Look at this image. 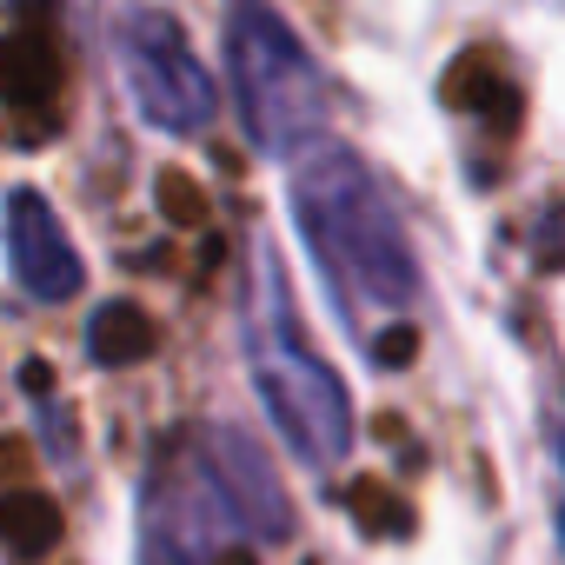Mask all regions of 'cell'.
Wrapping results in <instances>:
<instances>
[{
	"label": "cell",
	"instance_id": "1",
	"mask_svg": "<svg viewBox=\"0 0 565 565\" xmlns=\"http://www.w3.org/2000/svg\"><path fill=\"white\" fill-rule=\"evenodd\" d=\"M294 220L327 273L333 300L353 320H399L419 307V259L413 239L386 200V186L373 180V167L340 147V140H313L294 153Z\"/></svg>",
	"mask_w": 565,
	"mask_h": 565
},
{
	"label": "cell",
	"instance_id": "2",
	"mask_svg": "<svg viewBox=\"0 0 565 565\" xmlns=\"http://www.w3.org/2000/svg\"><path fill=\"white\" fill-rule=\"evenodd\" d=\"M287 492L233 433H186L153 466L147 539L160 565H246V552L287 539Z\"/></svg>",
	"mask_w": 565,
	"mask_h": 565
},
{
	"label": "cell",
	"instance_id": "7",
	"mask_svg": "<svg viewBox=\"0 0 565 565\" xmlns=\"http://www.w3.org/2000/svg\"><path fill=\"white\" fill-rule=\"evenodd\" d=\"M545 439H552V472H558V552H565V393L545 406Z\"/></svg>",
	"mask_w": 565,
	"mask_h": 565
},
{
	"label": "cell",
	"instance_id": "3",
	"mask_svg": "<svg viewBox=\"0 0 565 565\" xmlns=\"http://www.w3.org/2000/svg\"><path fill=\"white\" fill-rule=\"evenodd\" d=\"M239 340H246V373L253 393L273 419V433L287 439V452L313 472L340 466L353 452V399L333 380V366L300 340V307L287 294L279 253L259 239L246 259V307H239Z\"/></svg>",
	"mask_w": 565,
	"mask_h": 565
},
{
	"label": "cell",
	"instance_id": "4",
	"mask_svg": "<svg viewBox=\"0 0 565 565\" xmlns=\"http://www.w3.org/2000/svg\"><path fill=\"white\" fill-rule=\"evenodd\" d=\"M220 47H226V74H233V100L246 120V140L259 153H300L320 140L327 127V81L307 54V41L287 28V14L266 0H233L220 21Z\"/></svg>",
	"mask_w": 565,
	"mask_h": 565
},
{
	"label": "cell",
	"instance_id": "5",
	"mask_svg": "<svg viewBox=\"0 0 565 565\" xmlns=\"http://www.w3.org/2000/svg\"><path fill=\"white\" fill-rule=\"evenodd\" d=\"M114 47H120V74H127V94H134L147 127H160L173 140H200L213 127V114H220L213 74L200 67V54H193V41L180 34L173 14L127 8L120 28H114Z\"/></svg>",
	"mask_w": 565,
	"mask_h": 565
},
{
	"label": "cell",
	"instance_id": "6",
	"mask_svg": "<svg viewBox=\"0 0 565 565\" xmlns=\"http://www.w3.org/2000/svg\"><path fill=\"white\" fill-rule=\"evenodd\" d=\"M8 266H14V279H21V294L41 300V307L74 300L81 279H87V266H81V253H74L61 213H54L34 186H14V193H8Z\"/></svg>",
	"mask_w": 565,
	"mask_h": 565
}]
</instances>
